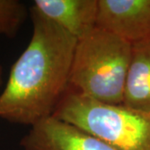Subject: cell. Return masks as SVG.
Returning <instances> with one entry per match:
<instances>
[{
	"label": "cell",
	"instance_id": "7",
	"mask_svg": "<svg viewBox=\"0 0 150 150\" xmlns=\"http://www.w3.org/2000/svg\"><path fill=\"white\" fill-rule=\"evenodd\" d=\"M123 104L150 114V37L132 43Z\"/></svg>",
	"mask_w": 150,
	"mask_h": 150
},
{
	"label": "cell",
	"instance_id": "6",
	"mask_svg": "<svg viewBox=\"0 0 150 150\" xmlns=\"http://www.w3.org/2000/svg\"><path fill=\"white\" fill-rule=\"evenodd\" d=\"M33 6L77 40L96 28L98 0H35Z\"/></svg>",
	"mask_w": 150,
	"mask_h": 150
},
{
	"label": "cell",
	"instance_id": "5",
	"mask_svg": "<svg viewBox=\"0 0 150 150\" xmlns=\"http://www.w3.org/2000/svg\"><path fill=\"white\" fill-rule=\"evenodd\" d=\"M96 27L134 43L150 37V0H98Z\"/></svg>",
	"mask_w": 150,
	"mask_h": 150
},
{
	"label": "cell",
	"instance_id": "1",
	"mask_svg": "<svg viewBox=\"0 0 150 150\" xmlns=\"http://www.w3.org/2000/svg\"><path fill=\"white\" fill-rule=\"evenodd\" d=\"M33 33L11 68L0 93V118L32 127L54 116L69 91L77 39L43 15L29 9Z\"/></svg>",
	"mask_w": 150,
	"mask_h": 150
},
{
	"label": "cell",
	"instance_id": "4",
	"mask_svg": "<svg viewBox=\"0 0 150 150\" xmlns=\"http://www.w3.org/2000/svg\"><path fill=\"white\" fill-rule=\"evenodd\" d=\"M19 144L23 150H118L54 116L33 125Z\"/></svg>",
	"mask_w": 150,
	"mask_h": 150
},
{
	"label": "cell",
	"instance_id": "8",
	"mask_svg": "<svg viewBox=\"0 0 150 150\" xmlns=\"http://www.w3.org/2000/svg\"><path fill=\"white\" fill-rule=\"evenodd\" d=\"M29 16L26 5L18 0H0V35L13 38Z\"/></svg>",
	"mask_w": 150,
	"mask_h": 150
},
{
	"label": "cell",
	"instance_id": "2",
	"mask_svg": "<svg viewBox=\"0 0 150 150\" xmlns=\"http://www.w3.org/2000/svg\"><path fill=\"white\" fill-rule=\"evenodd\" d=\"M132 55V43L99 28L79 39L70 88L106 103L122 104Z\"/></svg>",
	"mask_w": 150,
	"mask_h": 150
},
{
	"label": "cell",
	"instance_id": "3",
	"mask_svg": "<svg viewBox=\"0 0 150 150\" xmlns=\"http://www.w3.org/2000/svg\"><path fill=\"white\" fill-rule=\"evenodd\" d=\"M118 150H150V114L70 88L54 114Z\"/></svg>",
	"mask_w": 150,
	"mask_h": 150
},
{
	"label": "cell",
	"instance_id": "9",
	"mask_svg": "<svg viewBox=\"0 0 150 150\" xmlns=\"http://www.w3.org/2000/svg\"><path fill=\"white\" fill-rule=\"evenodd\" d=\"M2 83H3V68L0 65V88L2 86Z\"/></svg>",
	"mask_w": 150,
	"mask_h": 150
}]
</instances>
